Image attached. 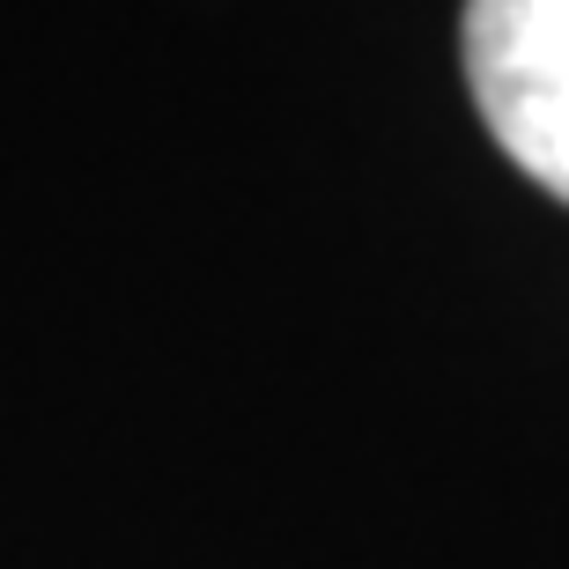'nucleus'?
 Segmentation results:
<instances>
[{
  "label": "nucleus",
  "instance_id": "obj_1",
  "mask_svg": "<svg viewBox=\"0 0 569 569\" xmlns=\"http://www.w3.org/2000/svg\"><path fill=\"white\" fill-rule=\"evenodd\" d=\"M466 82L496 148L569 200V0H466Z\"/></svg>",
  "mask_w": 569,
  "mask_h": 569
}]
</instances>
